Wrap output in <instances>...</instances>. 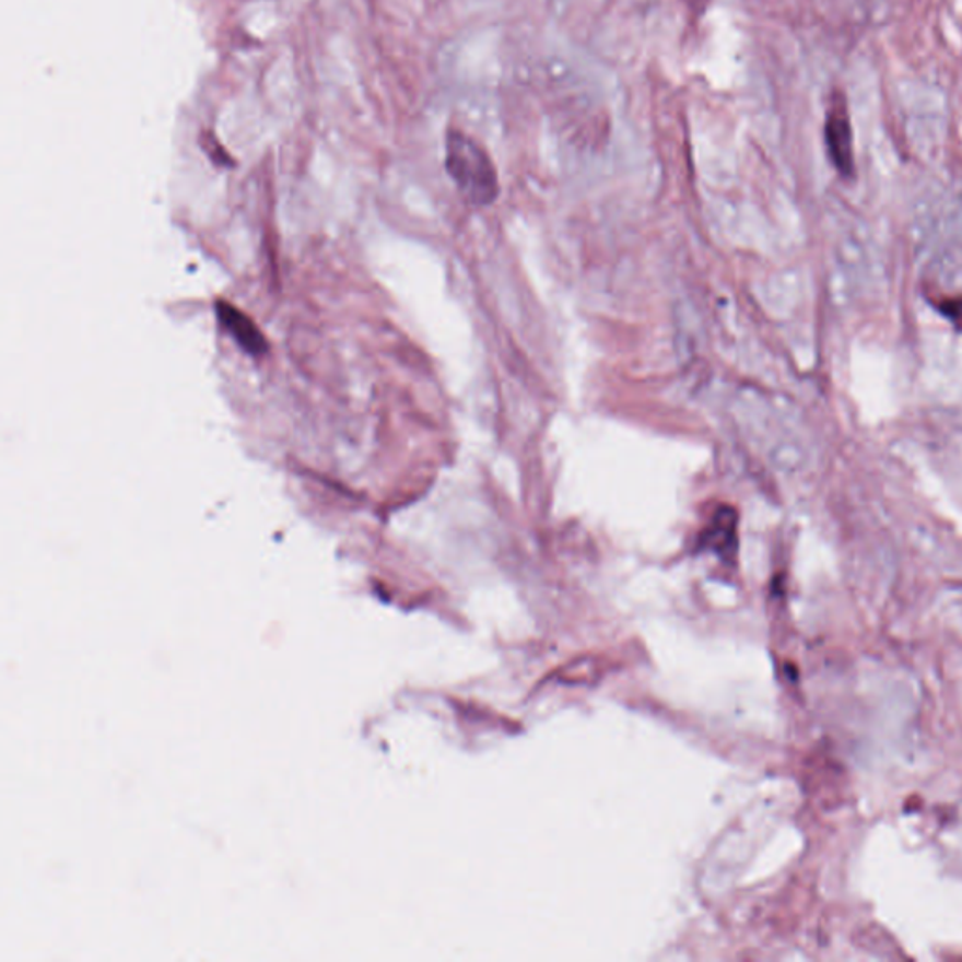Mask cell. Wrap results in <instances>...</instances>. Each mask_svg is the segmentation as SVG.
I'll return each mask as SVG.
<instances>
[{
    "instance_id": "cell-1",
    "label": "cell",
    "mask_w": 962,
    "mask_h": 962,
    "mask_svg": "<svg viewBox=\"0 0 962 962\" xmlns=\"http://www.w3.org/2000/svg\"><path fill=\"white\" fill-rule=\"evenodd\" d=\"M446 169L465 200L476 208L491 206L498 196V175L488 151L461 130L446 136Z\"/></svg>"
},
{
    "instance_id": "cell-2",
    "label": "cell",
    "mask_w": 962,
    "mask_h": 962,
    "mask_svg": "<svg viewBox=\"0 0 962 962\" xmlns=\"http://www.w3.org/2000/svg\"><path fill=\"white\" fill-rule=\"evenodd\" d=\"M825 141L831 161L842 175L854 174V154H852V134H849L848 115L844 102L833 104L825 122Z\"/></svg>"
},
{
    "instance_id": "cell-3",
    "label": "cell",
    "mask_w": 962,
    "mask_h": 962,
    "mask_svg": "<svg viewBox=\"0 0 962 962\" xmlns=\"http://www.w3.org/2000/svg\"><path fill=\"white\" fill-rule=\"evenodd\" d=\"M216 307L224 329L234 335L235 341L239 342L248 354L261 355L268 352V342L263 341V335L253 326V321L248 320L247 316L224 301H221Z\"/></svg>"
},
{
    "instance_id": "cell-4",
    "label": "cell",
    "mask_w": 962,
    "mask_h": 962,
    "mask_svg": "<svg viewBox=\"0 0 962 962\" xmlns=\"http://www.w3.org/2000/svg\"><path fill=\"white\" fill-rule=\"evenodd\" d=\"M737 514L734 508L722 506L716 512L713 521L708 525L705 535H703V543L718 551L722 555H728L736 549L737 541Z\"/></svg>"
},
{
    "instance_id": "cell-5",
    "label": "cell",
    "mask_w": 962,
    "mask_h": 962,
    "mask_svg": "<svg viewBox=\"0 0 962 962\" xmlns=\"http://www.w3.org/2000/svg\"><path fill=\"white\" fill-rule=\"evenodd\" d=\"M940 310L948 316L949 320L962 328V297L957 300H946L940 303Z\"/></svg>"
},
{
    "instance_id": "cell-6",
    "label": "cell",
    "mask_w": 962,
    "mask_h": 962,
    "mask_svg": "<svg viewBox=\"0 0 962 962\" xmlns=\"http://www.w3.org/2000/svg\"><path fill=\"white\" fill-rule=\"evenodd\" d=\"M700 2H703V4H707L708 0H700Z\"/></svg>"
}]
</instances>
